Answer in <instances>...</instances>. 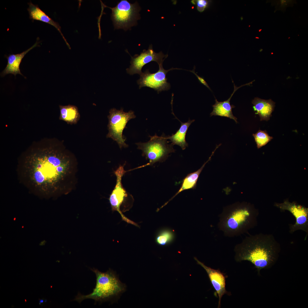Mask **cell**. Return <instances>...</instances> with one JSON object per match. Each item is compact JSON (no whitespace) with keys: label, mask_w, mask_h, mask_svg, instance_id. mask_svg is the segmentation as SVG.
Returning <instances> with one entry per match:
<instances>
[{"label":"cell","mask_w":308,"mask_h":308,"mask_svg":"<svg viewBox=\"0 0 308 308\" xmlns=\"http://www.w3.org/2000/svg\"><path fill=\"white\" fill-rule=\"evenodd\" d=\"M76 162L62 143L52 141L31 149L19 162L18 173L29 190L44 196L52 195L69 190L74 178Z\"/></svg>","instance_id":"cell-1"},{"label":"cell","mask_w":308,"mask_h":308,"mask_svg":"<svg viewBox=\"0 0 308 308\" xmlns=\"http://www.w3.org/2000/svg\"><path fill=\"white\" fill-rule=\"evenodd\" d=\"M252 81L246 84L242 85L239 87H237L234 83V90L230 97L227 100L219 102L215 98V103L212 105L213 110L210 114V116H217L222 117H225L234 120L236 123H238L237 118L233 114L232 109L234 108V105H231L230 104V99L236 91L240 88L246 85H250L252 83Z\"/></svg>","instance_id":"cell-13"},{"label":"cell","mask_w":308,"mask_h":308,"mask_svg":"<svg viewBox=\"0 0 308 308\" xmlns=\"http://www.w3.org/2000/svg\"><path fill=\"white\" fill-rule=\"evenodd\" d=\"M190 71L194 73L196 76L199 82L201 84L204 85L206 87L208 88L210 91H212V90L210 88L209 86L205 80L203 78L199 76L196 74L195 73L194 71V69H193V70L191 71L190 70Z\"/></svg>","instance_id":"cell-24"},{"label":"cell","mask_w":308,"mask_h":308,"mask_svg":"<svg viewBox=\"0 0 308 308\" xmlns=\"http://www.w3.org/2000/svg\"><path fill=\"white\" fill-rule=\"evenodd\" d=\"M197 263L202 266L206 271L211 283L214 287L218 298V308L221 307V301L222 296L224 294L230 295V292L227 291L226 288V276L224 273L218 270L211 268L205 265L204 263L194 257Z\"/></svg>","instance_id":"cell-12"},{"label":"cell","mask_w":308,"mask_h":308,"mask_svg":"<svg viewBox=\"0 0 308 308\" xmlns=\"http://www.w3.org/2000/svg\"><path fill=\"white\" fill-rule=\"evenodd\" d=\"M191 2L193 4L196 5L198 10L200 12L204 10L208 4V1L206 0H193L191 1Z\"/></svg>","instance_id":"cell-23"},{"label":"cell","mask_w":308,"mask_h":308,"mask_svg":"<svg viewBox=\"0 0 308 308\" xmlns=\"http://www.w3.org/2000/svg\"><path fill=\"white\" fill-rule=\"evenodd\" d=\"M168 56L161 51L155 52L151 45L147 50H144L140 54H136L131 57V65L126 69L127 72L130 75L137 74L140 75L142 73V69L146 64L154 61L157 62L159 66L162 65L163 61Z\"/></svg>","instance_id":"cell-10"},{"label":"cell","mask_w":308,"mask_h":308,"mask_svg":"<svg viewBox=\"0 0 308 308\" xmlns=\"http://www.w3.org/2000/svg\"><path fill=\"white\" fill-rule=\"evenodd\" d=\"M258 214L250 204H234L225 208L220 215L218 228L226 236H238L256 225Z\"/></svg>","instance_id":"cell-3"},{"label":"cell","mask_w":308,"mask_h":308,"mask_svg":"<svg viewBox=\"0 0 308 308\" xmlns=\"http://www.w3.org/2000/svg\"><path fill=\"white\" fill-rule=\"evenodd\" d=\"M175 234L173 231L169 229H162L157 233L155 240L157 244L165 246L172 242L175 238Z\"/></svg>","instance_id":"cell-20"},{"label":"cell","mask_w":308,"mask_h":308,"mask_svg":"<svg viewBox=\"0 0 308 308\" xmlns=\"http://www.w3.org/2000/svg\"><path fill=\"white\" fill-rule=\"evenodd\" d=\"M29 7L27 9L29 18L33 20L39 21L50 25L55 27L60 33L66 44L69 49L70 46L62 33L61 28L59 23L54 21L45 13L41 10L37 5L33 4L31 2L28 3Z\"/></svg>","instance_id":"cell-15"},{"label":"cell","mask_w":308,"mask_h":308,"mask_svg":"<svg viewBox=\"0 0 308 308\" xmlns=\"http://www.w3.org/2000/svg\"><path fill=\"white\" fill-rule=\"evenodd\" d=\"M280 250L279 244L270 234H260L247 237L234 248L236 262L247 261L257 269L270 268L276 261Z\"/></svg>","instance_id":"cell-2"},{"label":"cell","mask_w":308,"mask_h":308,"mask_svg":"<svg viewBox=\"0 0 308 308\" xmlns=\"http://www.w3.org/2000/svg\"><path fill=\"white\" fill-rule=\"evenodd\" d=\"M106 7L112 10L111 18L116 29L127 30L136 24L140 17V8L137 2L131 3L121 0L114 7Z\"/></svg>","instance_id":"cell-6"},{"label":"cell","mask_w":308,"mask_h":308,"mask_svg":"<svg viewBox=\"0 0 308 308\" xmlns=\"http://www.w3.org/2000/svg\"><path fill=\"white\" fill-rule=\"evenodd\" d=\"M124 165H120L114 172L116 177V185L109 198V201L113 211H117L120 215L122 220L128 223L131 220L125 217L120 209L121 206L127 196V193L122 184V179L127 171L125 170Z\"/></svg>","instance_id":"cell-11"},{"label":"cell","mask_w":308,"mask_h":308,"mask_svg":"<svg viewBox=\"0 0 308 308\" xmlns=\"http://www.w3.org/2000/svg\"><path fill=\"white\" fill-rule=\"evenodd\" d=\"M255 114L259 115L260 120L268 121L275 106V103L271 100H265L255 98L252 102Z\"/></svg>","instance_id":"cell-16"},{"label":"cell","mask_w":308,"mask_h":308,"mask_svg":"<svg viewBox=\"0 0 308 308\" xmlns=\"http://www.w3.org/2000/svg\"><path fill=\"white\" fill-rule=\"evenodd\" d=\"M43 301H44V300H43V299H40V300H39V304H41V303H43Z\"/></svg>","instance_id":"cell-25"},{"label":"cell","mask_w":308,"mask_h":308,"mask_svg":"<svg viewBox=\"0 0 308 308\" xmlns=\"http://www.w3.org/2000/svg\"><path fill=\"white\" fill-rule=\"evenodd\" d=\"M215 150L212 152L211 155L208 161L205 162L199 169L195 172L188 174L184 179L182 181L181 187L178 191L169 201L162 206V207L166 205L170 201L181 192L190 189H194L196 188L197 182L200 174L206 164L211 159V157L213 155L216 149Z\"/></svg>","instance_id":"cell-17"},{"label":"cell","mask_w":308,"mask_h":308,"mask_svg":"<svg viewBox=\"0 0 308 308\" xmlns=\"http://www.w3.org/2000/svg\"><path fill=\"white\" fill-rule=\"evenodd\" d=\"M90 269L96 277L95 287L92 292L88 295H82L78 293L74 300L79 303L89 299L96 301H103L117 295L125 291V285L112 270L102 272L94 268Z\"/></svg>","instance_id":"cell-4"},{"label":"cell","mask_w":308,"mask_h":308,"mask_svg":"<svg viewBox=\"0 0 308 308\" xmlns=\"http://www.w3.org/2000/svg\"><path fill=\"white\" fill-rule=\"evenodd\" d=\"M258 149L266 145L271 140L273 137L270 136L266 130H259L256 133L253 134Z\"/></svg>","instance_id":"cell-21"},{"label":"cell","mask_w":308,"mask_h":308,"mask_svg":"<svg viewBox=\"0 0 308 308\" xmlns=\"http://www.w3.org/2000/svg\"><path fill=\"white\" fill-rule=\"evenodd\" d=\"M135 117L132 110L126 112L123 108L120 110L115 108L111 109L108 116V132L107 137L116 141L120 149L127 147L128 145L125 142L126 139L123 135V131L128 122Z\"/></svg>","instance_id":"cell-7"},{"label":"cell","mask_w":308,"mask_h":308,"mask_svg":"<svg viewBox=\"0 0 308 308\" xmlns=\"http://www.w3.org/2000/svg\"><path fill=\"white\" fill-rule=\"evenodd\" d=\"M159 67L158 71L155 73H151L148 70H146L142 73L137 81L139 89L143 87H148L156 91L158 93L170 89L171 86L167 82V73L170 70L180 69L172 68L166 70L163 68L162 65L159 66Z\"/></svg>","instance_id":"cell-9"},{"label":"cell","mask_w":308,"mask_h":308,"mask_svg":"<svg viewBox=\"0 0 308 308\" xmlns=\"http://www.w3.org/2000/svg\"><path fill=\"white\" fill-rule=\"evenodd\" d=\"M38 42L37 41L32 46L23 52L16 54H10L7 56V63L5 68L1 73V75L3 77L9 74L14 75L15 76L18 74L23 76L21 73L20 65L25 55L30 50L38 45Z\"/></svg>","instance_id":"cell-14"},{"label":"cell","mask_w":308,"mask_h":308,"mask_svg":"<svg viewBox=\"0 0 308 308\" xmlns=\"http://www.w3.org/2000/svg\"><path fill=\"white\" fill-rule=\"evenodd\" d=\"M272 1H271V5L272 6L274 5L275 6L276 9L275 10V12L278 10H281L284 12L285 11L287 7L293 6V4L296 3L295 1L294 0H281Z\"/></svg>","instance_id":"cell-22"},{"label":"cell","mask_w":308,"mask_h":308,"mask_svg":"<svg viewBox=\"0 0 308 308\" xmlns=\"http://www.w3.org/2000/svg\"><path fill=\"white\" fill-rule=\"evenodd\" d=\"M46 301H47V300H45V301H45V302H46Z\"/></svg>","instance_id":"cell-26"},{"label":"cell","mask_w":308,"mask_h":308,"mask_svg":"<svg viewBox=\"0 0 308 308\" xmlns=\"http://www.w3.org/2000/svg\"><path fill=\"white\" fill-rule=\"evenodd\" d=\"M274 206L282 211H289L295 217V223L289 225L290 233H292L298 230H303L307 233L306 238L308 233V208L296 202H290L288 199L285 200L282 203H275Z\"/></svg>","instance_id":"cell-8"},{"label":"cell","mask_w":308,"mask_h":308,"mask_svg":"<svg viewBox=\"0 0 308 308\" xmlns=\"http://www.w3.org/2000/svg\"><path fill=\"white\" fill-rule=\"evenodd\" d=\"M194 121V120L189 119L187 122L185 123L181 122V126L176 133L171 136H167L168 139L170 140L173 145H178L183 150L188 147V143L185 140L186 135L189 127Z\"/></svg>","instance_id":"cell-18"},{"label":"cell","mask_w":308,"mask_h":308,"mask_svg":"<svg viewBox=\"0 0 308 308\" xmlns=\"http://www.w3.org/2000/svg\"><path fill=\"white\" fill-rule=\"evenodd\" d=\"M149 137L150 139L147 142L136 143L137 149L142 151V156L149 160L147 166L153 165L158 162L164 161L169 154L175 152L173 145L171 143L168 144L167 136L165 134L159 136L155 134Z\"/></svg>","instance_id":"cell-5"},{"label":"cell","mask_w":308,"mask_h":308,"mask_svg":"<svg viewBox=\"0 0 308 308\" xmlns=\"http://www.w3.org/2000/svg\"><path fill=\"white\" fill-rule=\"evenodd\" d=\"M60 116L59 119L68 123H76L79 120L80 115L77 108L72 105L59 106Z\"/></svg>","instance_id":"cell-19"}]
</instances>
